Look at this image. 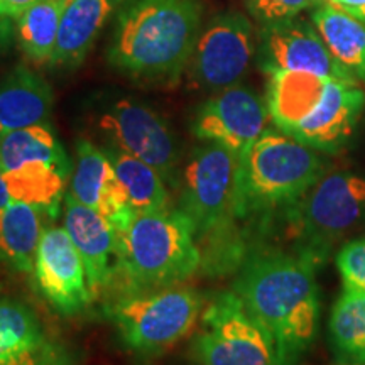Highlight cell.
<instances>
[{
	"mask_svg": "<svg viewBox=\"0 0 365 365\" xmlns=\"http://www.w3.org/2000/svg\"><path fill=\"white\" fill-rule=\"evenodd\" d=\"M234 291L272 340L277 364H298L319 328L317 267L294 252L259 250L242 262Z\"/></svg>",
	"mask_w": 365,
	"mask_h": 365,
	"instance_id": "6da1fadb",
	"label": "cell"
},
{
	"mask_svg": "<svg viewBox=\"0 0 365 365\" xmlns=\"http://www.w3.org/2000/svg\"><path fill=\"white\" fill-rule=\"evenodd\" d=\"M198 0H127L118 12L108 59L145 80H176L200 38Z\"/></svg>",
	"mask_w": 365,
	"mask_h": 365,
	"instance_id": "7a4b0ae2",
	"label": "cell"
},
{
	"mask_svg": "<svg viewBox=\"0 0 365 365\" xmlns=\"http://www.w3.org/2000/svg\"><path fill=\"white\" fill-rule=\"evenodd\" d=\"M325 175L319 150L279 129H266L240 158L239 220L286 213Z\"/></svg>",
	"mask_w": 365,
	"mask_h": 365,
	"instance_id": "3957f363",
	"label": "cell"
},
{
	"mask_svg": "<svg viewBox=\"0 0 365 365\" xmlns=\"http://www.w3.org/2000/svg\"><path fill=\"white\" fill-rule=\"evenodd\" d=\"M118 237V274L134 287L171 286L202 264L193 223L181 210L135 212Z\"/></svg>",
	"mask_w": 365,
	"mask_h": 365,
	"instance_id": "277c9868",
	"label": "cell"
},
{
	"mask_svg": "<svg viewBox=\"0 0 365 365\" xmlns=\"http://www.w3.org/2000/svg\"><path fill=\"white\" fill-rule=\"evenodd\" d=\"M240 156L217 143H207L191 156L185 170L181 212L193 223L196 242L220 245L228 264L244 262L235 235L239 207Z\"/></svg>",
	"mask_w": 365,
	"mask_h": 365,
	"instance_id": "5b68a950",
	"label": "cell"
},
{
	"mask_svg": "<svg viewBox=\"0 0 365 365\" xmlns=\"http://www.w3.org/2000/svg\"><path fill=\"white\" fill-rule=\"evenodd\" d=\"M294 252L319 267L341 237L365 220V178L350 171L325 175L284 213Z\"/></svg>",
	"mask_w": 365,
	"mask_h": 365,
	"instance_id": "8992f818",
	"label": "cell"
},
{
	"mask_svg": "<svg viewBox=\"0 0 365 365\" xmlns=\"http://www.w3.org/2000/svg\"><path fill=\"white\" fill-rule=\"evenodd\" d=\"M203 301L190 287L130 293L108 308L124 344L140 355L159 354L188 336L202 314Z\"/></svg>",
	"mask_w": 365,
	"mask_h": 365,
	"instance_id": "52a82bcc",
	"label": "cell"
},
{
	"mask_svg": "<svg viewBox=\"0 0 365 365\" xmlns=\"http://www.w3.org/2000/svg\"><path fill=\"white\" fill-rule=\"evenodd\" d=\"M193 352L200 365H279L272 340L235 291L215 296L205 309Z\"/></svg>",
	"mask_w": 365,
	"mask_h": 365,
	"instance_id": "ba28073f",
	"label": "cell"
},
{
	"mask_svg": "<svg viewBox=\"0 0 365 365\" xmlns=\"http://www.w3.org/2000/svg\"><path fill=\"white\" fill-rule=\"evenodd\" d=\"M254 54L252 24L240 12L217 16L196 41L191 78L208 90H223L244 78Z\"/></svg>",
	"mask_w": 365,
	"mask_h": 365,
	"instance_id": "9c48e42d",
	"label": "cell"
},
{
	"mask_svg": "<svg viewBox=\"0 0 365 365\" xmlns=\"http://www.w3.org/2000/svg\"><path fill=\"white\" fill-rule=\"evenodd\" d=\"M267 103L245 86L234 85L203 103L193 122V134L244 156L267 129Z\"/></svg>",
	"mask_w": 365,
	"mask_h": 365,
	"instance_id": "30bf717a",
	"label": "cell"
},
{
	"mask_svg": "<svg viewBox=\"0 0 365 365\" xmlns=\"http://www.w3.org/2000/svg\"><path fill=\"white\" fill-rule=\"evenodd\" d=\"M100 127L118 150L156 168L164 181L173 180L178 164L176 140L156 112L134 100H118L100 118Z\"/></svg>",
	"mask_w": 365,
	"mask_h": 365,
	"instance_id": "8fae6325",
	"label": "cell"
},
{
	"mask_svg": "<svg viewBox=\"0 0 365 365\" xmlns=\"http://www.w3.org/2000/svg\"><path fill=\"white\" fill-rule=\"evenodd\" d=\"M264 71H308L331 80L359 83L349 70L333 58L317 27L307 21L287 19L266 24L261 34Z\"/></svg>",
	"mask_w": 365,
	"mask_h": 365,
	"instance_id": "7c38bea8",
	"label": "cell"
},
{
	"mask_svg": "<svg viewBox=\"0 0 365 365\" xmlns=\"http://www.w3.org/2000/svg\"><path fill=\"white\" fill-rule=\"evenodd\" d=\"M34 272L41 293L61 314L80 313L91 301L83 261L66 228L51 227L43 232Z\"/></svg>",
	"mask_w": 365,
	"mask_h": 365,
	"instance_id": "4fadbf2b",
	"label": "cell"
},
{
	"mask_svg": "<svg viewBox=\"0 0 365 365\" xmlns=\"http://www.w3.org/2000/svg\"><path fill=\"white\" fill-rule=\"evenodd\" d=\"M365 110V91L359 83L330 80L318 110L291 132L299 143L325 154L346 145Z\"/></svg>",
	"mask_w": 365,
	"mask_h": 365,
	"instance_id": "5bb4252c",
	"label": "cell"
},
{
	"mask_svg": "<svg viewBox=\"0 0 365 365\" xmlns=\"http://www.w3.org/2000/svg\"><path fill=\"white\" fill-rule=\"evenodd\" d=\"M68 193L107 218L115 232L124 230L135 213L110 158L88 140L78 143V159Z\"/></svg>",
	"mask_w": 365,
	"mask_h": 365,
	"instance_id": "9a60e30c",
	"label": "cell"
},
{
	"mask_svg": "<svg viewBox=\"0 0 365 365\" xmlns=\"http://www.w3.org/2000/svg\"><path fill=\"white\" fill-rule=\"evenodd\" d=\"M0 365H71V355L27 304L0 299Z\"/></svg>",
	"mask_w": 365,
	"mask_h": 365,
	"instance_id": "2e32d148",
	"label": "cell"
},
{
	"mask_svg": "<svg viewBox=\"0 0 365 365\" xmlns=\"http://www.w3.org/2000/svg\"><path fill=\"white\" fill-rule=\"evenodd\" d=\"M65 228L83 261L91 294L110 284L118 272V237L98 212L65 195Z\"/></svg>",
	"mask_w": 365,
	"mask_h": 365,
	"instance_id": "e0dca14e",
	"label": "cell"
},
{
	"mask_svg": "<svg viewBox=\"0 0 365 365\" xmlns=\"http://www.w3.org/2000/svg\"><path fill=\"white\" fill-rule=\"evenodd\" d=\"M267 110L276 129L289 135L318 110L331 78L308 71H269Z\"/></svg>",
	"mask_w": 365,
	"mask_h": 365,
	"instance_id": "ac0fdd59",
	"label": "cell"
},
{
	"mask_svg": "<svg viewBox=\"0 0 365 365\" xmlns=\"http://www.w3.org/2000/svg\"><path fill=\"white\" fill-rule=\"evenodd\" d=\"M53 90L43 76L16 66L0 81V134L46 125L53 112Z\"/></svg>",
	"mask_w": 365,
	"mask_h": 365,
	"instance_id": "d6986e66",
	"label": "cell"
},
{
	"mask_svg": "<svg viewBox=\"0 0 365 365\" xmlns=\"http://www.w3.org/2000/svg\"><path fill=\"white\" fill-rule=\"evenodd\" d=\"M124 2L125 0H68L51 65L75 66L83 61L105 22Z\"/></svg>",
	"mask_w": 365,
	"mask_h": 365,
	"instance_id": "ffe728a7",
	"label": "cell"
},
{
	"mask_svg": "<svg viewBox=\"0 0 365 365\" xmlns=\"http://www.w3.org/2000/svg\"><path fill=\"white\" fill-rule=\"evenodd\" d=\"M312 17L333 58L365 83V24L328 2L319 4Z\"/></svg>",
	"mask_w": 365,
	"mask_h": 365,
	"instance_id": "44dd1931",
	"label": "cell"
},
{
	"mask_svg": "<svg viewBox=\"0 0 365 365\" xmlns=\"http://www.w3.org/2000/svg\"><path fill=\"white\" fill-rule=\"evenodd\" d=\"M41 210L22 202L0 207V261L24 272H34L43 237Z\"/></svg>",
	"mask_w": 365,
	"mask_h": 365,
	"instance_id": "7402d4cb",
	"label": "cell"
},
{
	"mask_svg": "<svg viewBox=\"0 0 365 365\" xmlns=\"http://www.w3.org/2000/svg\"><path fill=\"white\" fill-rule=\"evenodd\" d=\"M27 163H51L70 171V159L48 125L24 127L0 134L2 171H14Z\"/></svg>",
	"mask_w": 365,
	"mask_h": 365,
	"instance_id": "603a6c76",
	"label": "cell"
},
{
	"mask_svg": "<svg viewBox=\"0 0 365 365\" xmlns=\"http://www.w3.org/2000/svg\"><path fill=\"white\" fill-rule=\"evenodd\" d=\"M4 175L14 202L54 213L61 202L70 171L51 163H27Z\"/></svg>",
	"mask_w": 365,
	"mask_h": 365,
	"instance_id": "cb8c5ba5",
	"label": "cell"
},
{
	"mask_svg": "<svg viewBox=\"0 0 365 365\" xmlns=\"http://www.w3.org/2000/svg\"><path fill=\"white\" fill-rule=\"evenodd\" d=\"M108 158L124 186L127 202L134 212H154V210L170 208L164 178L156 168L118 149L112 150Z\"/></svg>",
	"mask_w": 365,
	"mask_h": 365,
	"instance_id": "d4e9b609",
	"label": "cell"
},
{
	"mask_svg": "<svg viewBox=\"0 0 365 365\" xmlns=\"http://www.w3.org/2000/svg\"><path fill=\"white\" fill-rule=\"evenodd\" d=\"M68 0H36L17 19L22 51L33 63H51Z\"/></svg>",
	"mask_w": 365,
	"mask_h": 365,
	"instance_id": "484cf974",
	"label": "cell"
},
{
	"mask_svg": "<svg viewBox=\"0 0 365 365\" xmlns=\"http://www.w3.org/2000/svg\"><path fill=\"white\" fill-rule=\"evenodd\" d=\"M335 352L352 364H365V294L344 291L328 323Z\"/></svg>",
	"mask_w": 365,
	"mask_h": 365,
	"instance_id": "4316f807",
	"label": "cell"
},
{
	"mask_svg": "<svg viewBox=\"0 0 365 365\" xmlns=\"http://www.w3.org/2000/svg\"><path fill=\"white\" fill-rule=\"evenodd\" d=\"M344 291L365 294V239L346 242L335 257Z\"/></svg>",
	"mask_w": 365,
	"mask_h": 365,
	"instance_id": "83f0119b",
	"label": "cell"
},
{
	"mask_svg": "<svg viewBox=\"0 0 365 365\" xmlns=\"http://www.w3.org/2000/svg\"><path fill=\"white\" fill-rule=\"evenodd\" d=\"M319 4L322 0H247V9L255 19L266 26L294 19L298 14L318 7Z\"/></svg>",
	"mask_w": 365,
	"mask_h": 365,
	"instance_id": "f1b7e54d",
	"label": "cell"
},
{
	"mask_svg": "<svg viewBox=\"0 0 365 365\" xmlns=\"http://www.w3.org/2000/svg\"><path fill=\"white\" fill-rule=\"evenodd\" d=\"M36 0H0V16L19 19Z\"/></svg>",
	"mask_w": 365,
	"mask_h": 365,
	"instance_id": "f546056e",
	"label": "cell"
},
{
	"mask_svg": "<svg viewBox=\"0 0 365 365\" xmlns=\"http://www.w3.org/2000/svg\"><path fill=\"white\" fill-rule=\"evenodd\" d=\"M331 6L365 24V0H333Z\"/></svg>",
	"mask_w": 365,
	"mask_h": 365,
	"instance_id": "4dcf8cb0",
	"label": "cell"
},
{
	"mask_svg": "<svg viewBox=\"0 0 365 365\" xmlns=\"http://www.w3.org/2000/svg\"><path fill=\"white\" fill-rule=\"evenodd\" d=\"M12 196L9 193L7 182H6V175H4L2 168H0V207H6V205L12 203Z\"/></svg>",
	"mask_w": 365,
	"mask_h": 365,
	"instance_id": "1f68e13d",
	"label": "cell"
},
{
	"mask_svg": "<svg viewBox=\"0 0 365 365\" xmlns=\"http://www.w3.org/2000/svg\"><path fill=\"white\" fill-rule=\"evenodd\" d=\"M7 17L0 16V48L7 43L9 36H11V29H9V24L6 22Z\"/></svg>",
	"mask_w": 365,
	"mask_h": 365,
	"instance_id": "d6a6232c",
	"label": "cell"
},
{
	"mask_svg": "<svg viewBox=\"0 0 365 365\" xmlns=\"http://www.w3.org/2000/svg\"><path fill=\"white\" fill-rule=\"evenodd\" d=\"M325 2H328V4H333V0H325Z\"/></svg>",
	"mask_w": 365,
	"mask_h": 365,
	"instance_id": "836d02e7",
	"label": "cell"
},
{
	"mask_svg": "<svg viewBox=\"0 0 365 365\" xmlns=\"http://www.w3.org/2000/svg\"><path fill=\"white\" fill-rule=\"evenodd\" d=\"M349 365H365V364H349Z\"/></svg>",
	"mask_w": 365,
	"mask_h": 365,
	"instance_id": "e575fe53",
	"label": "cell"
}]
</instances>
